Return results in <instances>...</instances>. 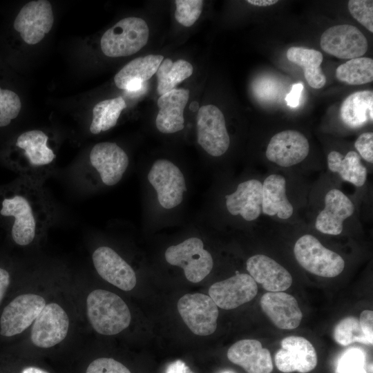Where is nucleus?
<instances>
[{"mask_svg":"<svg viewBox=\"0 0 373 373\" xmlns=\"http://www.w3.org/2000/svg\"><path fill=\"white\" fill-rule=\"evenodd\" d=\"M39 186L20 177L0 186V227L18 246L31 244L51 220L50 204Z\"/></svg>","mask_w":373,"mask_h":373,"instance_id":"f257e3e1","label":"nucleus"},{"mask_svg":"<svg viewBox=\"0 0 373 373\" xmlns=\"http://www.w3.org/2000/svg\"><path fill=\"white\" fill-rule=\"evenodd\" d=\"M48 142V135L41 130L24 131L3 149L0 160L20 178L39 184L56 158Z\"/></svg>","mask_w":373,"mask_h":373,"instance_id":"f03ea898","label":"nucleus"},{"mask_svg":"<svg viewBox=\"0 0 373 373\" xmlns=\"http://www.w3.org/2000/svg\"><path fill=\"white\" fill-rule=\"evenodd\" d=\"M86 311L93 328L103 335L121 332L128 327L131 321L126 303L117 294L104 289H95L88 294Z\"/></svg>","mask_w":373,"mask_h":373,"instance_id":"7ed1b4c3","label":"nucleus"},{"mask_svg":"<svg viewBox=\"0 0 373 373\" xmlns=\"http://www.w3.org/2000/svg\"><path fill=\"white\" fill-rule=\"evenodd\" d=\"M149 35V27L143 19L124 18L104 33L100 41L101 48L109 57L130 56L146 46Z\"/></svg>","mask_w":373,"mask_h":373,"instance_id":"20e7f679","label":"nucleus"},{"mask_svg":"<svg viewBox=\"0 0 373 373\" xmlns=\"http://www.w3.org/2000/svg\"><path fill=\"white\" fill-rule=\"evenodd\" d=\"M294 254L302 267L321 277L337 276L345 267L344 260L338 254L325 247L310 234L303 235L297 240Z\"/></svg>","mask_w":373,"mask_h":373,"instance_id":"39448f33","label":"nucleus"},{"mask_svg":"<svg viewBox=\"0 0 373 373\" xmlns=\"http://www.w3.org/2000/svg\"><path fill=\"white\" fill-rule=\"evenodd\" d=\"M164 257L169 264L182 268L186 278L193 283L202 281L213 266L211 254L204 249L202 240L196 237L169 247Z\"/></svg>","mask_w":373,"mask_h":373,"instance_id":"423d86ee","label":"nucleus"},{"mask_svg":"<svg viewBox=\"0 0 373 373\" xmlns=\"http://www.w3.org/2000/svg\"><path fill=\"white\" fill-rule=\"evenodd\" d=\"M46 305L45 299L35 294H22L11 300L0 315V336L12 337L22 333L37 318Z\"/></svg>","mask_w":373,"mask_h":373,"instance_id":"0eeeda50","label":"nucleus"},{"mask_svg":"<svg viewBox=\"0 0 373 373\" xmlns=\"http://www.w3.org/2000/svg\"><path fill=\"white\" fill-rule=\"evenodd\" d=\"M178 312L189 329L198 336H209L217 328L218 309L213 299L201 293L186 294L177 305Z\"/></svg>","mask_w":373,"mask_h":373,"instance_id":"6e6552de","label":"nucleus"},{"mask_svg":"<svg viewBox=\"0 0 373 373\" xmlns=\"http://www.w3.org/2000/svg\"><path fill=\"white\" fill-rule=\"evenodd\" d=\"M197 141L210 155L219 157L230 144L225 118L222 111L212 104L199 108L197 115Z\"/></svg>","mask_w":373,"mask_h":373,"instance_id":"1a4fd4ad","label":"nucleus"},{"mask_svg":"<svg viewBox=\"0 0 373 373\" xmlns=\"http://www.w3.org/2000/svg\"><path fill=\"white\" fill-rule=\"evenodd\" d=\"M54 22L52 6L48 1H32L26 3L15 16L12 29L27 44L40 42L51 30Z\"/></svg>","mask_w":373,"mask_h":373,"instance_id":"9d476101","label":"nucleus"},{"mask_svg":"<svg viewBox=\"0 0 373 373\" xmlns=\"http://www.w3.org/2000/svg\"><path fill=\"white\" fill-rule=\"evenodd\" d=\"M148 180L155 189L160 205L165 209L178 206L186 190L185 178L180 169L168 160H157L152 165Z\"/></svg>","mask_w":373,"mask_h":373,"instance_id":"9b49d317","label":"nucleus"},{"mask_svg":"<svg viewBox=\"0 0 373 373\" xmlns=\"http://www.w3.org/2000/svg\"><path fill=\"white\" fill-rule=\"evenodd\" d=\"M321 48L327 54L340 59L361 57L367 50L364 35L355 26L336 25L325 30L320 39Z\"/></svg>","mask_w":373,"mask_h":373,"instance_id":"f8f14e48","label":"nucleus"},{"mask_svg":"<svg viewBox=\"0 0 373 373\" xmlns=\"http://www.w3.org/2000/svg\"><path fill=\"white\" fill-rule=\"evenodd\" d=\"M69 328L66 311L57 303L45 305L33 322L31 329L32 343L41 348H49L61 342Z\"/></svg>","mask_w":373,"mask_h":373,"instance_id":"ddd939ff","label":"nucleus"},{"mask_svg":"<svg viewBox=\"0 0 373 373\" xmlns=\"http://www.w3.org/2000/svg\"><path fill=\"white\" fill-rule=\"evenodd\" d=\"M281 348L275 354V363L282 372L307 373L317 365V354L313 345L302 336H290L280 342Z\"/></svg>","mask_w":373,"mask_h":373,"instance_id":"4468645a","label":"nucleus"},{"mask_svg":"<svg viewBox=\"0 0 373 373\" xmlns=\"http://www.w3.org/2000/svg\"><path fill=\"white\" fill-rule=\"evenodd\" d=\"M89 162L106 186L117 184L126 172L129 159L117 144L104 142L96 144L89 154Z\"/></svg>","mask_w":373,"mask_h":373,"instance_id":"2eb2a0df","label":"nucleus"},{"mask_svg":"<svg viewBox=\"0 0 373 373\" xmlns=\"http://www.w3.org/2000/svg\"><path fill=\"white\" fill-rule=\"evenodd\" d=\"M258 293L257 283L247 274H237L213 283L209 295L216 305L223 309H235L251 300Z\"/></svg>","mask_w":373,"mask_h":373,"instance_id":"dca6fc26","label":"nucleus"},{"mask_svg":"<svg viewBox=\"0 0 373 373\" xmlns=\"http://www.w3.org/2000/svg\"><path fill=\"white\" fill-rule=\"evenodd\" d=\"M92 259L97 272L106 281L126 291L135 287L137 278L134 270L111 247L97 248Z\"/></svg>","mask_w":373,"mask_h":373,"instance_id":"f3484780","label":"nucleus"},{"mask_svg":"<svg viewBox=\"0 0 373 373\" xmlns=\"http://www.w3.org/2000/svg\"><path fill=\"white\" fill-rule=\"evenodd\" d=\"M309 151V142L303 134L294 130H285L271 138L265 155L277 165L289 167L304 160Z\"/></svg>","mask_w":373,"mask_h":373,"instance_id":"a211bd4d","label":"nucleus"},{"mask_svg":"<svg viewBox=\"0 0 373 373\" xmlns=\"http://www.w3.org/2000/svg\"><path fill=\"white\" fill-rule=\"evenodd\" d=\"M354 212L350 199L337 189L329 190L325 197V207L316 217L315 227L325 234L337 236L343 231V222Z\"/></svg>","mask_w":373,"mask_h":373,"instance_id":"6ab92c4d","label":"nucleus"},{"mask_svg":"<svg viewBox=\"0 0 373 373\" xmlns=\"http://www.w3.org/2000/svg\"><path fill=\"white\" fill-rule=\"evenodd\" d=\"M260 304L265 314L279 329H294L303 318L297 300L289 294L267 292L262 296Z\"/></svg>","mask_w":373,"mask_h":373,"instance_id":"aec40b11","label":"nucleus"},{"mask_svg":"<svg viewBox=\"0 0 373 373\" xmlns=\"http://www.w3.org/2000/svg\"><path fill=\"white\" fill-rule=\"evenodd\" d=\"M247 269L256 283L269 292L287 290L292 284L290 273L274 259L263 254L251 256Z\"/></svg>","mask_w":373,"mask_h":373,"instance_id":"412c9836","label":"nucleus"},{"mask_svg":"<svg viewBox=\"0 0 373 373\" xmlns=\"http://www.w3.org/2000/svg\"><path fill=\"white\" fill-rule=\"evenodd\" d=\"M228 359L247 373H271L273 363L270 352L260 341L243 339L233 344L227 351Z\"/></svg>","mask_w":373,"mask_h":373,"instance_id":"4be33fe9","label":"nucleus"},{"mask_svg":"<svg viewBox=\"0 0 373 373\" xmlns=\"http://www.w3.org/2000/svg\"><path fill=\"white\" fill-rule=\"evenodd\" d=\"M189 98V90L184 88L173 89L159 97L155 125L160 132L174 133L184 128V110Z\"/></svg>","mask_w":373,"mask_h":373,"instance_id":"5701e85b","label":"nucleus"},{"mask_svg":"<svg viewBox=\"0 0 373 373\" xmlns=\"http://www.w3.org/2000/svg\"><path fill=\"white\" fill-rule=\"evenodd\" d=\"M262 184L251 179L240 183L236 190L226 195V207L233 216L247 221L257 219L262 212Z\"/></svg>","mask_w":373,"mask_h":373,"instance_id":"b1692460","label":"nucleus"},{"mask_svg":"<svg viewBox=\"0 0 373 373\" xmlns=\"http://www.w3.org/2000/svg\"><path fill=\"white\" fill-rule=\"evenodd\" d=\"M293 206L286 195V180L279 174L267 176L262 184V212L288 219L293 214Z\"/></svg>","mask_w":373,"mask_h":373,"instance_id":"393cba45","label":"nucleus"},{"mask_svg":"<svg viewBox=\"0 0 373 373\" xmlns=\"http://www.w3.org/2000/svg\"><path fill=\"white\" fill-rule=\"evenodd\" d=\"M342 121L351 128H358L373 120V92L356 91L347 96L340 108Z\"/></svg>","mask_w":373,"mask_h":373,"instance_id":"a878e982","label":"nucleus"},{"mask_svg":"<svg viewBox=\"0 0 373 373\" xmlns=\"http://www.w3.org/2000/svg\"><path fill=\"white\" fill-rule=\"evenodd\" d=\"M287 58L303 69L305 78L311 87L318 89L325 86L326 77L321 67L323 55L320 51L293 46L287 50Z\"/></svg>","mask_w":373,"mask_h":373,"instance_id":"bb28decb","label":"nucleus"},{"mask_svg":"<svg viewBox=\"0 0 373 373\" xmlns=\"http://www.w3.org/2000/svg\"><path fill=\"white\" fill-rule=\"evenodd\" d=\"M163 59L160 55H148L133 59L115 75V84L124 90L130 83H144L156 73Z\"/></svg>","mask_w":373,"mask_h":373,"instance_id":"cd10ccee","label":"nucleus"},{"mask_svg":"<svg viewBox=\"0 0 373 373\" xmlns=\"http://www.w3.org/2000/svg\"><path fill=\"white\" fill-rule=\"evenodd\" d=\"M329 169L337 173L341 178L356 186H362L367 178V169L363 165L358 153L350 151L343 155L341 153L332 151L327 156Z\"/></svg>","mask_w":373,"mask_h":373,"instance_id":"c85d7f7f","label":"nucleus"},{"mask_svg":"<svg viewBox=\"0 0 373 373\" xmlns=\"http://www.w3.org/2000/svg\"><path fill=\"white\" fill-rule=\"evenodd\" d=\"M193 73L192 65L184 59L173 61L171 59H163L157 72V93L161 96L173 89L177 84L189 77Z\"/></svg>","mask_w":373,"mask_h":373,"instance_id":"c756f323","label":"nucleus"},{"mask_svg":"<svg viewBox=\"0 0 373 373\" xmlns=\"http://www.w3.org/2000/svg\"><path fill=\"white\" fill-rule=\"evenodd\" d=\"M126 107V102L122 97L105 99L95 104L93 109L90 131L97 135L115 126Z\"/></svg>","mask_w":373,"mask_h":373,"instance_id":"7c9ffc66","label":"nucleus"},{"mask_svg":"<svg viewBox=\"0 0 373 373\" xmlns=\"http://www.w3.org/2000/svg\"><path fill=\"white\" fill-rule=\"evenodd\" d=\"M336 78L350 85H361L373 80V59L358 57L348 60L336 69Z\"/></svg>","mask_w":373,"mask_h":373,"instance_id":"2f4dec72","label":"nucleus"},{"mask_svg":"<svg viewBox=\"0 0 373 373\" xmlns=\"http://www.w3.org/2000/svg\"><path fill=\"white\" fill-rule=\"evenodd\" d=\"M0 84V131H3L12 124L21 111L19 95L9 87Z\"/></svg>","mask_w":373,"mask_h":373,"instance_id":"473e14b6","label":"nucleus"},{"mask_svg":"<svg viewBox=\"0 0 373 373\" xmlns=\"http://www.w3.org/2000/svg\"><path fill=\"white\" fill-rule=\"evenodd\" d=\"M333 336L337 343L343 346L355 342L370 345L362 331L358 319L352 316L343 318L337 323Z\"/></svg>","mask_w":373,"mask_h":373,"instance_id":"72a5a7b5","label":"nucleus"},{"mask_svg":"<svg viewBox=\"0 0 373 373\" xmlns=\"http://www.w3.org/2000/svg\"><path fill=\"white\" fill-rule=\"evenodd\" d=\"M204 1L202 0H176L175 18L185 27H190L199 18Z\"/></svg>","mask_w":373,"mask_h":373,"instance_id":"f704fd0d","label":"nucleus"},{"mask_svg":"<svg viewBox=\"0 0 373 373\" xmlns=\"http://www.w3.org/2000/svg\"><path fill=\"white\" fill-rule=\"evenodd\" d=\"M347 7L351 15L366 29L373 32V1L350 0Z\"/></svg>","mask_w":373,"mask_h":373,"instance_id":"c9c22d12","label":"nucleus"},{"mask_svg":"<svg viewBox=\"0 0 373 373\" xmlns=\"http://www.w3.org/2000/svg\"><path fill=\"white\" fill-rule=\"evenodd\" d=\"M366 357L365 352L357 347H351L344 352L338 358L336 371L348 372L365 368Z\"/></svg>","mask_w":373,"mask_h":373,"instance_id":"e433bc0d","label":"nucleus"},{"mask_svg":"<svg viewBox=\"0 0 373 373\" xmlns=\"http://www.w3.org/2000/svg\"><path fill=\"white\" fill-rule=\"evenodd\" d=\"M86 373H131L120 362L112 358H99L88 366Z\"/></svg>","mask_w":373,"mask_h":373,"instance_id":"4c0bfd02","label":"nucleus"},{"mask_svg":"<svg viewBox=\"0 0 373 373\" xmlns=\"http://www.w3.org/2000/svg\"><path fill=\"white\" fill-rule=\"evenodd\" d=\"M354 147L366 162H373V133L366 132L360 135L354 143Z\"/></svg>","mask_w":373,"mask_h":373,"instance_id":"58836bf2","label":"nucleus"},{"mask_svg":"<svg viewBox=\"0 0 373 373\" xmlns=\"http://www.w3.org/2000/svg\"><path fill=\"white\" fill-rule=\"evenodd\" d=\"M362 331L370 344L373 343V312L372 310H363L358 319Z\"/></svg>","mask_w":373,"mask_h":373,"instance_id":"ea45409f","label":"nucleus"},{"mask_svg":"<svg viewBox=\"0 0 373 373\" xmlns=\"http://www.w3.org/2000/svg\"><path fill=\"white\" fill-rule=\"evenodd\" d=\"M303 90V85L301 83H297L292 86L291 90L285 97L286 103L289 106L295 108L299 105Z\"/></svg>","mask_w":373,"mask_h":373,"instance_id":"a19ab883","label":"nucleus"},{"mask_svg":"<svg viewBox=\"0 0 373 373\" xmlns=\"http://www.w3.org/2000/svg\"><path fill=\"white\" fill-rule=\"evenodd\" d=\"M11 283L10 271L0 265V305L2 303Z\"/></svg>","mask_w":373,"mask_h":373,"instance_id":"79ce46f5","label":"nucleus"},{"mask_svg":"<svg viewBox=\"0 0 373 373\" xmlns=\"http://www.w3.org/2000/svg\"><path fill=\"white\" fill-rule=\"evenodd\" d=\"M164 373H193L191 369L181 360L171 363L166 368Z\"/></svg>","mask_w":373,"mask_h":373,"instance_id":"37998d69","label":"nucleus"},{"mask_svg":"<svg viewBox=\"0 0 373 373\" xmlns=\"http://www.w3.org/2000/svg\"><path fill=\"white\" fill-rule=\"evenodd\" d=\"M277 0H247V2L256 6L266 7L276 3Z\"/></svg>","mask_w":373,"mask_h":373,"instance_id":"c03bdc74","label":"nucleus"},{"mask_svg":"<svg viewBox=\"0 0 373 373\" xmlns=\"http://www.w3.org/2000/svg\"><path fill=\"white\" fill-rule=\"evenodd\" d=\"M21 373H49V372L39 367H28L23 369Z\"/></svg>","mask_w":373,"mask_h":373,"instance_id":"a18cd8bd","label":"nucleus"},{"mask_svg":"<svg viewBox=\"0 0 373 373\" xmlns=\"http://www.w3.org/2000/svg\"><path fill=\"white\" fill-rule=\"evenodd\" d=\"M365 368L358 370H355V371H350V372H338L335 370L334 373H367Z\"/></svg>","mask_w":373,"mask_h":373,"instance_id":"49530a36","label":"nucleus"},{"mask_svg":"<svg viewBox=\"0 0 373 373\" xmlns=\"http://www.w3.org/2000/svg\"><path fill=\"white\" fill-rule=\"evenodd\" d=\"M198 108V104L196 102H193L189 106V108L193 111H198V109H199Z\"/></svg>","mask_w":373,"mask_h":373,"instance_id":"de8ad7c7","label":"nucleus"},{"mask_svg":"<svg viewBox=\"0 0 373 373\" xmlns=\"http://www.w3.org/2000/svg\"><path fill=\"white\" fill-rule=\"evenodd\" d=\"M365 370L367 373H372V363H370Z\"/></svg>","mask_w":373,"mask_h":373,"instance_id":"09e8293b","label":"nucleus"},{"mask_svg":"<svg viewBox=\"0 0 373 373\" xmlns=\"http://www.w3.org/2000/svg\"><path fill=\"white\" fill-rule=\"evenodd\" d=\"M224 373H231V372H224Z\"/></svg>","mask_w":373,"mask_h":373,"instance_id":"8fccbe9b","label":"nucleus"}]
</instances>
